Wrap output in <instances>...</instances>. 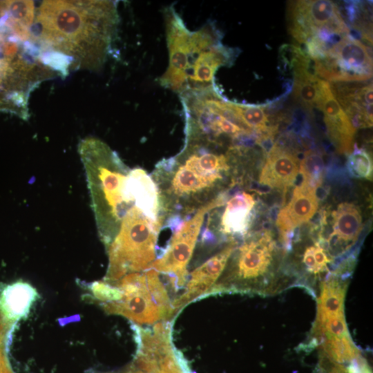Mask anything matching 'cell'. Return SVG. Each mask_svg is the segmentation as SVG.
Segmentation results:
<instances>
[{"label": "cell", "mask_w": 373, "mask_h": 373, "mask_svg": "<svg viewBox=\"0 0 373 373\" xmlns=\"http://www.w3.org/2000/svg\"><path fill=\"white\" fill-rule=\"evenodd\" d=\"M184 131L182 149L160 160L151 175L157 189L162 229L172 228L222 195L219 189L232 167L231 147L222 153L215 140Z\"/></svg>", "instance_id": "6da1fadb"}, {"label": "cell", "mask_w": 373, "mask_h": 373, "mask_svg": "<svg viewBox=\"0 0 373 373\" xmlns=\"http://www.w3.org/2000/svg\"><path fill=\"white\" fill-rule=\"evenodd\" d=\"M119 16L112 1H44L35 17L39 40L75 68L96 70L106 61Z\"/></svg>", "instance_id": "7a4b0ae2"}, {"label": "cell", "mask_w": 373, "mask_h": 373, "mask_svg": "<svg viewBox=\"0 0 373 373\" xmlns=\"http://www.w3.org/2000/svg\"><path fill=\"white\" fill-rule=\"evenodd\" d=\"M164 17L169 65L159 82L180 95L186 90L188 77L202 51L221 40L222 35L211 21L198 30H189L173 5L164 9Z\"/></svg>", "instance_id": "3957f363"}, {"label": "cell", "mask_w": 373, "mask_h": 373, "mask_svg": "<svg viewBox=\"0 0 373 373\" xmlns=\"http://www.w3.org/2000/svg\"><path fill=\"white\" fill-rule=\"evenodd\" d=\"M275 242L269 232L247 238L239 247L231 272L215 284L214 292H254L268 294L276 291L269 278Z\"/></svg>", "instance_id": "277c9868"}, {"label": "cell", "mask_w": 373, "mask_h": 373, "mask_svg": "<svg viewBox=\"0 0 373 373\" xmlns=\"http://www.w3.org/2000/svg\"><path fill=\"white\" fill-rule=\"evenodd\" d=\"M224 204L222 194L198 209L171 229L173 234L164 251L151 268L169 278L171 287L177 291L187 280V265L192 257L198 238L207 214Z\"/></svg>", "instance_id": "5b68a950"}, {"label": "cell", "mask_w": 373, "mask_h": 373, "mask_svg": "<svg viewBox=\"0 0 373 373\" xmlns=\"http://www.w3.org/2000/svg\"><path fill=\"white\" fill-rule=\"evenodd\" d=\"M289 7V31L298 41L305 44L320 31L338 35L350 30L336 3L329 0L297 1Z\"/></svg>", "instance_id": "8992f818"}, {"label": "cell", "mask_w": 373, "mask_h": 373, "mask_svg": "<svg viewBox=\"0 0 373 373\" xmlns=\"http://www.w3.org/2000/svg\"><path fill=\"white\" fill-rule=\"evenodd\" d=\"M341 275L331 274L321 283L312 340L350 335L344 313L347 282Z\"/></svg>", "instance_id": "52a82bcc"}, {"label": "cell", "mask_w": 373, "mask_h": 373, "mask_svg": "<svg viewBox=\"0 0 373 373\" xmlns=\"http://www.w3.org/2000/svg\"><path fill=\"white\" fill-rule=\"evenodd\" d=\"M113 285L122 291V297L119 300L102 304L107 314L122 315L137 325H152L162 319L144 272L127 274Z\"/></svg>", "instance_id": "ba28073f"}, {"label": "cell", "mask_w": 373, "mask_h": 373, "mask_svg": "<svg viewBox=\"0 0 373 373\" xmlns=\"http://www.w3.org/2000/svg\"><path fill=\"white\" fill-rule=\"evenodd\" d=\"M235 248L236 242H230L191 273L186 290L172 302L175 314L190 302L209 295V291L225 269Z\"/></svg>", "instance_id": "9c48e42d"}, {"label": "cell", "mask_w": 373, "mask_h": 373, "mask_svg": "<svg viewBox=\"0 0 373 373\" xmlns=\"http://www.w3.org/2000/svg\"><path fill=\"white\" fill-rule=\"evenodd\" d=\"M318 207L316 189L303 182L296 186L288 204L278 213L276 224L288 251L291 247L294 231L307 222Z\"/></svg>", "instance_id": "30bf717a"}, {"label": "cell", "mask_w": 373, "mask_h": 373, "mask_svg": "<svg viewBox=\"0 0 373 373\" xmlns=\"http://www.w3.org/2000/svg\"><path fill=\"white\" fill-rule=\"evenodd\" d=\"M317 108L323 113L327 135L336 150L350 154L353 150L356 128L334 95L330 84L323 80Z\"/></svg>", "instance_id": "8fae6325"}, {"label": "cell", "mask_w": 373, "mask_h": 373, "mask_svg": "<svg viewBox=\"0 0 373 373\" xmlns=\"http://www.w3.org/2000/svg\"><path fill=\"white\" fill-rule=\"evenodd\" d=\"M327 55L335 60L343 82L366 81L372 77V60L369 50L352 36L342 37Z\"/></svg>", "instance_id": "7c38bea8"}, {"label": "cell", "mask_w": 373, "mask_h": 373, "mask_svg": "<svg viewBox=\"0 0 373 373\" xmlns=\"http://www.w3.org/2000/svg\"><path fill=\"white\" fill-rule=\"evenodd\" d=\"M332 231L320 245L335 255H341L358 240L363 228L359 209L354 204L343 202L332 213Z\"/></svg>", "instance_id": "4fadbf2b"}, {"label": "cell", "mask_w": 373, "mask_h": 373, "mask_svg": "<svg viewBox=\"0 0 373 373\" xmlns=\"http://www.w3.org/2000/svg\"><path fill=\"white\" fill-rule=\"evenodd\" d=\"M299 173L295 155L278 145L269 152L259 175V183L285 192L295 182Z\"/></svg>", "instance_id": "5bb4252c"}, {"label": "cell", "mask_w": 373, "mask_h": 373, "mask_svg": "<svg viewBox=\"0 0 373 373\" xmlns=\"http://www.w3.org/2000/svg\"><path fill=\"white\" fill-rule=\"evenodd\" d=\"M219 221V231L224 236H243L250 227L256 204L254 195L241 191L225 202Z\"/></svg>", "instance_id": "9a60e30c"}, {"label": "cell", "mask_w": 373, "mask_h": 373, "mask_svg": "<svg viewBox=\"0 0 373 373\" xmlns=\"http://www.w3.org/2000/svg\"><path fill=\"white\" fill-rule=\"evenodd\" d=\"M37 298L36 289L27 283L19 281L6 287L0 294V312L11 323L29 312Z\"/></svg>", "instance_id": "2e32d148"}, {"label": "cell", "mask_w": 373, "mask_h": 373, "mask_svg": "<svg viewBox=\"0 0 373 373\" xmlns=\"http://www.w3.org/2000/svg\"><path fill=\"white\" fill-rule=\"evenodd\" d=\"M294 98L307 108H317L321 95L323 79L307 68L294 70Z\"/></svg>", "instance_id": "e0dca14e"}, {"label": "cell", "mask_w": 373, "mask_h": 373, "mask_svg": "<svg viewBox=\"0 0 373 373\" xmlns=\"http://www.w3.org/2000/svg\"><path fill=\"white\" fill-rule=\"evenodd\" d=\"M322 357L335 363H350L361 355L350 335L327 337L318 344Z\"/></svg>", "instance_id": "ac0fdd59"}, {"label": "cell", "mask_w": 373, "mask_h": 373, "mask_svg": "<svg viewBox=\"0 0 373 373\" xmlns=\"http://www.w3.org/2000/svg\"><path fill=\"white\" fill-rule=\"evenodd\" d=\"M144 273L148 289L159 308L162 319L171 318L175 313L169 294L160 279V273L152 268Z\"/></svg>", "instance_id": "d6986e66"}, {"label": "cell", "mask_w": 373, "mask_h": 373, "mask_svg": "<svg viewBox=\"0 0 373 373\" xmlns=\"http://www.w3.org/2000/svg\"><path fill=\"white\" fill-rule=\"evenodd\" d=\"M324 172L325 164L322 156L313 151H306L299 164L302 182L317 189L322 184Z\"/></svg>", "instance_id": "ffe728a7"}, {"label": "cell", "mask_w": 373, "mask_h": 373, "mask_svg": "<svg viewBox=\"0 0 373 373\" xmlns=\"http://www.w3.org/2000/svg\"><path fill=\"white\" fill-rule=\"evenodd\" d=\"M234 106L243 122L253 131L259 134L270 131L263 106L236 102Z\"/></svg>", "instance_id": "44dd1931"}, {"label": "cell", "mask_w": 373, "mask_h": 373, "mask_svg": "<svg viewBox=\"0 0 373 373\" xmlns=\"http://www.w3.org/2000/svg\"><path fill=\"white\" fill-rule=\"evenodd\" d=\"M346 165L352 177L372 180V160L370 153L364 149H359L355 144L354 149L348 155Z\"/></svg>", "instance_id": "7402d4cb"}, {"label": "cell", "mask_w": 373, "mask_h": 373, "mask_svg": "<svg viewBox=\"0 0 373 373\" xmlns=\"http://www.w3.org/2000/svg\"><path fill=\"white\" fill-rule=\"evenodd\" d=\"M90 290L92 297L100 303L117 301L122 297V292L117 287L112 285L104 280L92 283Z\"/></svg>", "instance_id": "603a6c76"}, {"label": "cell", "mask_w": 373, "mask_h": 373, "mask_svg": "<svg viewBox=\"0 0 373 373\" xmlns=\"http://www.w3.org/2000/svg\"><path fill=\"white\" fill-rule=\"evenodd\" d=\"M10 328L5 323L0 322V373H12L6 356Z\"/></svg>", "instance_id": "cb8c5ba5"}, {"label": "cell", "mask_w": 373, "mask_h": 373, "mask_svg": "<svg viewBox=\"0 0 373 373\" xmlns=\"http://www.w3.org/2000/svg\"><path fill=\"white\" fill-rule=\"evenodd\" d=\"M303 262L309 274L314 276L321 274L314 257L313 245L305 249L303 256Z\"/></svg>", "instance_id": "d4e9b609"}, {"label": "cell", "mask_w": 373, "mask_h": 373, "mask_svg": "<svg viewBox=\"0 0 373 373\" xmlns=\"http://www.w3.org/2000/svg\"><path fill=\"white\" fill-rule=\"evenodd\" d=\"M3 41H4L3 35L0 32V50H1V48Z\"/></svg>", "instance_id": "484cf974"}, {"label": "cell", "mask_w": 373, "mask_h": 373, "mask_svg": "<svg viewBox=\"0 0 373 373\" xmlns=\"http://www.w3.org/2000/svg\"><path fill=\"white\" fill-rule=\"evenodd\" d=\"M3 317V314H1V312H0V320Z\"/></svg>", "instance_id": "4316f807"}]
</instances>
